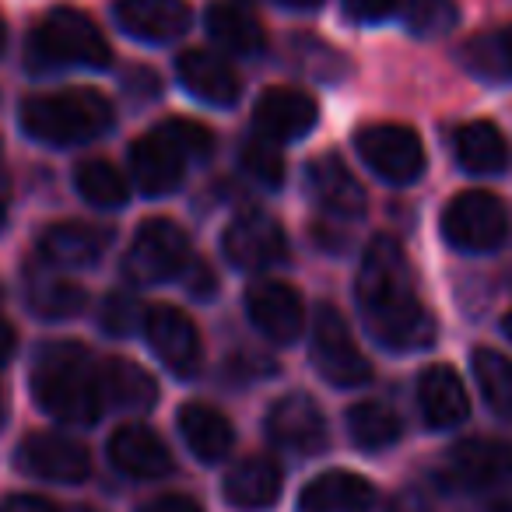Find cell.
<instances>
[{
    "mask_svg": "<svg viewBox=\"0 0 512 512\" xmlns=\"http://www.w3.org/2000/svg\"><path fill=\"white\" fill-rule=\"evenodd\" d=\"M418 404L432 428H456L467 418V390L449 365H428L418 379Z\"/></svg>",
    "mask_w": 512,
    "mask_h": 512,
    "instance_id": "obj_23",
    "label": "cell"
},
{
    "mask_svg": "<svg viewBox=\"0 0 512 512\" xmlns=\"http://www.w3.org/2000/svg\"><path fill=\"white\" fill-rule=\"evenodd\" d=\"M488 512H512V498H502V502H495Z\"/></svg>",
    "mask_w": 512,
    "mask_h": 512,
    "instance_id": "obj_44",
    "label": "cell"
},
{
    "mask_svg": "<svg viewBox=\"0 0 512 512\" xmlns=\"http://www.w3.org/2000/svg\"><path fill=\"white\" fill-rule=\"evenodd\" d=\"M313 362L320 376L334 386H362L369 383L372 365L358 351L355 337L348 330V320L334 306H320L313 323Z\"/></svg>",
    "mask_w": 512,
    "mask_h": 512,
    "instance_id": "obj_9",
    "label": "cell"
},
{
    "mask_svg": "<svg viewBox=\"0 0 512 512\" xmlns=\"http://www.w3.org/2000/svg\"><path fill=\"white\" fill-rule=\"evenodd\" d=\"M176 74L193 99L207 106H235L242 95V81L228 60L207 50H186L176 60Z\"/></svg>",
    "mask_w": 512,
    "mask_h": 512,
    "instance_id": "obj_17",
    "label": "cell"
},
{
    "mask_svg": "<svg viewBox=\"0 0 512 512\" xmlns=\"http://www.w3.org/2000/svg\"><path fill=\"white\" fill-rule=\"evenodd\" d=\"M144 334L169 372L190 379L200 369V334L190 316L176 306H151L144 313Z\"/></svg>",
    "mask_w": 512,
    "mask_h": 512,
    "instance_id": "obj_11",
    "label": "cell"
},
{
    "mask_svg": "<svg viewBox=\"0 0 512 512\" xmlns=\"http://www.w3.org/2000/svg\"><path fill=\"white\" fill-rule=\"evenodd\" d=\"M99 383L102 400L120 411H148L158 400V386L141 365L127 362V358H109L99 365Z\"/></svg>",
    "mask_w": 512,
    "mask_h": 512,
    "instance_id": "obj_27",
    "label": "cell"
},
{
    "mask_svg": "<svg viewBox=\"0 0 512 512\" xmlns=\"http://www.w3.org/2000/svg\"><path fill=\"white\" fill-rule=\"evenodd\" d=\"M316 102L299 88H267L253 109L256 130L267 141H299L316 127Z\"/></svg>",
    "mask_w": 512,
    "mask_h": 512,
    "instance_id": "obj_16",
    "label": "cell"
},
{
    "mask_svg": "<svg viewBox=\"0 0 512 512\" xmlns=\"http://www.w3.org/2000/svg\"><path fill=\"white\" fill-rule=\"evenodd\" d=\"M267 435L292 453H320L327 446V418L309 393H288L267 414Z\"/></svg>",
    "mask_w": 512,
    "mask_h": 512,
    "instance_id": "obj_14",
    "label": "cell"
},
{
    "mask_svg": "<svg viewBox=\"0 0 512 512\" xmlns=\"http://www.w3.org/2000/svg\"><path fill=\"white\" fill-rule=\"evenodd\" d=\"M474 376L491 411H495L498 418L512 421V358L495 348H477Z\"/></svg>",
    "mask_w": 512,
    "mask_h": 512,
    "instance_id": "obj_30",
    "label": "cell"
},
{
    "mask_svg": "<svg viewBox=\"0 0 512 512\" xmlns=\"http://www.w3.org/2000/svg\"><path fill=\"white\" fill-rule=\"evenodd\" d=\"M32 397L50 418L64 425H92L106 407L99 365L88 355V348L74 341L46 344L39 351L32 369Z\"/></svg>",
    "mask_w": 512,
    "mask_h": 512,
    "instance_id": "obj_2",
    "label": "cell"
},
{
    "mask_svg": "<svg viewBox=\"0 0 512 512\" xmlns=\"http://www.w3.org/2000/svg\"><path fill=\"white\" fill-rule=\"evenodd\" d=\"M484 46V64L481 71H491V74H512V25L502 29L498 36L491 39H477Z\"/></svg>",
    "mask_w": 512,
    "mask_h": 512,
    "instance_id": "obj_36",
    "label": "cell"
},
{
    "mask_svg": "<svg viewBox=\"0 0 512 512\" xmlns=\"http://www.w3.org/2000/svg\"><path fill=\"white\" fill-rule=\"evenodd\" d=\"M400 0H344V15L355 18V22H383L397 11Z\"/></svg>",
    "mask_w": 512,
    "mask_h": 512,
    "instance_id": "obj_37",
    "label": "cell"
},
{
    "mask_svg": "<svg viewBox=\"0 0 512 512\" xmlns=\"http://www.w3.org/2000/svg\"><path fill=\"white\" fill-rule=\"evenodd\" d=\"M309 193L323 211L337 214V218H348V214L355 218V214L365 211L362 186L337 155H323L309 162Z\"/></svg>",
    "mask_w": 512,
    "mask_h": 512,
    "instance_id": "obj_21",
    "label": "cell"
},
{
    "mask_svg": "<svg viewBox=\"0 0 512 512\" xmlns=\"http://www.w3.org/2000/svg\"><path fill=\"white\" fill-rule=\"evenodd\" d=\"M404 15H407V29H411L414 36L439 39V36H446V32H453L460 11H456L453 0H407Z\"/></svg>",
    "mask_w": 512,
    "mask_h": 512,
    "instance_id": "obj_33",
    "label": "cell"
},
{
    "mask_svg": "<svg viewBox=\"0 0 512 512\" xmlns=\"http://www.w3.org/2000/svg\"><path fill=\"white\" fill-rule=\"evenodd\" d=\"M281 495V467L271 456H246L225 477V498L239 509H267Z\"/></svg>",
    "mask_w": 512,
    "mask_h": 512,
    "instance_id": "obj_25",
    "label": "cell"
},
{
    "mask_svg": "<svg viewBox=\"0 0 512 512\" xmlns=\"http://www.w3.org/2000/svg\"><path fill=\"white\" fill-rule=\"evenodd\" d=\"M358 155L386 183H414L425 172L421 137L404 123H372L358 134Z\"/></svg>",
    "mask_w": 512,
    "mask_h": 512,
    "instance_id": "obj_8",
    "label": "cell"
},
{
    "mask_svg": "<svg viewBox=\"0 0 512 512\" xmlns=\"http://www.w3.org/2000/svg\"><path fill=\"white\" fill-rule=\"evenodd\" d=\"M15 348H18V334H15V327H11L8 320H0V365L11 362V355H15Z\"/></svg>",
    "mask_w": 512,
    "mask_h": 512,
    "instance_id": "obj_40",
    "label": "cell"
},
{
    "mask_svg": "<svg viewBox=\"0 0 512 512\" xmlns=\"http://www.w3.org/2000/svg\"><path fill=\"white\" fill-rule=\"evenodd\" d=\"M8 221V190H4V179H0V228Z\"/></svg>",
    "mask_w": 512,
    "mask_h": 512,
    "instance_id": "obj_43",
    "label": "cell"
},
{
    "mask_svg": "<svg viewBox=\"0 0 512 512\" xmlns=\"http://www.w3.org/2000/svg\"><path fill=\"white\" fill-rule=\"evenodd\" d=\"M0 299H4V292H0Z\"/></svg>",
    "mask_w": 512,
    "mask_h": 512,
    "instance_id": "obj_48",
    "label": "cell"
},
{
    "mask_svg": "<svg viewBox=\"0 0 512 512\" xmlns=\"http://www.w3.org/2000/svg\"><path fill=\"white\" fill-rule=\"evenodd\" d=\"M442 232L456 249L488 253V249L502 246L509 235V214L495 193L467 190L449 200L446 214H442Z\"/></svg>",
    "mask_w": 512,
    "mask_h": 512,
    "instance_id": "obj_7",
    "label": "cell"
},
{
    "mask_svg": "<svg viewBox=\"0 0 512 512\" xmlns=\"http://www.w3.org/2000/svg\"><path fill=\"white\" fill-rule=\"evenodd\" d=\"M358 306L383 348L421 351L435 341V320L414 292L404 249L390 235H379L365 249L358 267Z\"/></svg>",
    "mask_w": 512,
    "mask_h": 512,
    "instance_id": "obj_1",
    "label": "cell"
},
{
    "mask_svg": "<svg viewBox=\"0 0 512 512\" xmlns=\"http://www.w3.org/2000/svg\"><path fill=\"white\" fill-rule=\"evenodd\" d=\"M225 256L242 271H264L285 260L288 242H285V228L274 214L260 211V207H249V211L235 214L232 225L225 228Z\"/></svg>",
    "mask_w": 512,
    "mask_h": 512,
    "instance_id": "obj_10",
    "label": "cell"
},
{
    "mask_svg": "<svg viewBox=\"0 0 512 512\" xmlns=\"http://www.w3.org/2000/svg\"><path fill=\"white\" fill-rule=\"evenodd\" d=\"M186 264H190V239L169 218L144 221L127 249V274L141 285L179 278Z\"/></svg>",
    "mask_w": 512,
    "mask_h": 512,
    "instance_id": "obj_6",
    "label": "cell"
},
{
    "mask_svg": "<svg viewBox=\"0 0 512 512\" xmlns=\"http://www.w3.org/2000/svg\"><path fill=\"white\" fill-rule=\"evenodd\" d=\"M74 186L78 193L95 207H123L130 197V186L123 179V172L116 165L102 162V158H92V162H81L78 172H74Z\"/></svg>",
    "mask_w": 512,
    "mask_h": 512,
    "instance_id": "obj_31",
    "label": "cell"
},
{
    "mask_svg": "<svg viewBox=\"0 0 512 512\" xmlns=\"http://www.w3.org/2000/svg\"><path fill=\"white\" fill-rule=\"evenodd\" d=\"M4 512H57V509L39 495H15L4 502Z\"/></svg>",
    "mask_w": 512,
    "mask_h": 512,
    "instance_id": "obj_39",
    "label": "cell"
},
{
    "mask_svg": "<svg viewBox=\"0 0 512 512\" xmlns=\"http://www.w3.org/2000/svg\"><path fill=\"white\" fill-rule=\"evenodd\" d=\"M29 57L36 67H106L113 60L106 36L88 15L74 8H57L32 32Z\"/></svg>",
    "mask_w": 512,
    "mask_h": 512,
    "instance_id": "obj_5",
    "label": "cell"
},
{
    "mask_svg": "<svg viewBox=\"0 0 512 512\" xmlns=\"http://www.w3.org/2000/svg\"><path fill=\"white\" fill-rule=\"evenodd\" d=\"M179 432H183L186 446L197 460L204 463H218L232 453L235 446V428L218 407L200 404V400H190V404L179 411Z\"/></svg>",
    "mask_w": 512,
    "mask_h": 512,
    "instance_id": "obj_22",
    "label": "cell"
},
{
    "mask_svg": "<svg viewBox=\"0 0 512 512\" xmlns=\"http://www.w3.org/2000/svg\"><path fill=\"white\" fill-rule=\"evenodd\" d=\"M446 470L470 491L512 481V446L498 439H463L446 453Z\"/></svg>",
    "mask_w": 512,
    "mask_h": 512,
    "instance_id": "obj_15",
    "label": "cell"
},
{
    "mask_svg": "<svg viewBox=\"0 0 512 512\" xmlns=\"http://www.w3.org/2000/svg\"><path fill=\"white\" fill-rule=\"evenodd\" d=\"M116 22L141 43H169L190 25L186 0H116Z\"/></svg>",
    "mask_w": 512,
    "mask_h": 512,
    "instance_id": "obj_18",
    "label": "cell"
},
{
    "mask_svg": "<svg viewBox=\"0 0 512 512\" xmlns=\"http://www.w3.org/2000/svg\"><path fill=\"white\" fill-rule=\"evenodd\" d=\"M502 330H505V337L512 341V313H505V320H502Z\"/></svg>",
    "mask_w": 512,
    "mask_h": 512,
    "instance_id": "obj_45",
    "label": "cell"
},
{
    "mask_svg": "<svg viewBox=\"0 0 512 512\" xmlns=\"http://www.w3.org/2000/svg\"><path fill=\"white\" fill-rule=\"evenodd\" d=\"M376 502V488L362 474L351 470H327L302 488V512H365Z\"/></svg>",
    "mask_w": 512,
    "mask_h": 512,
    "instance_id": "obj_20",
    "label": "cell"
},
{
    "mask_svg": "<svg viewBox=\"0 0 512 512\" xmlns=\"http://www.w3.org/2000/svg\"><path fill=\"white\" fill-rule=\"evenodd\" d=\"M456 158L474 176H495L509 162V144H505L502 130L495 123L474 120L456 130Z\"/></svg>",
    "mask_w": 512,
    "mask_h": 512,
    "instance_id": "obj_28",
    "label": "cell"
},
{
    "mask_svg": "<svg viewBox=\"0 0 512 512\" xmlns=\"http://www.w3.org/2000/svg\"><path fill=\"white\" fill-rule=\"evenodd\" d=\"M102 327L116 337L130 334L137 327V302L130 295H109L106 309H102Z\"/></svg>",
    "mask_w": 512,
    "mask_h": 512,
    "instance_id": "obj_35",
    "label": "cell"
},
{
    "mask_svg": "<svg viewBox=\"0 0 512 512\" xmlns=\"http://www.w3.org/2000/svg\"><path fill=\"white\" fill-rule=\"evenodd\" d=\"M246 313L253 327L274 344L295 341L306 323V306L302 295L285 281H256L246 292Z\"/></svg>",
    "mask_w": 512,
    "mask_h": 512,
    "instance_id": "obj_12",
    "label": "cell"
},
{
    "mask_svg": "<svg viewBox=\"0 0 512 512\" xmlns=\"http://www.w3.org/2000/svg\"><path fill=\"white\" fill-rule=\"evenodd\" d=\"M207 32H211V39L221 50L235 53V57H253L267 43L264 25L256 22L253 11H246L242 4H232V0H218V4L207 8Z\"/></svg>",
    "mask_w": 512,
    "mask_h": 512,
    "instance_id": "obj_26",
    "label": "cell"
},
{
    "mask_svg": "<svg viewBox=\"0 0 512 512\" xmlns=\"http://www.w3.org/2000/svg\"><path fill=\"white\" fill-rule=\"evenodd\" d=\"M22 127L43 144H85L113 127V106L95 88H67L53 95H32L22 106Z\"/></svg>",
    "mask_w": 512,
    "mask_h": 512,
    "instance_id": "obj_4",
    "label": "cell"
},
{
    "mask_svg": "<svg viewBox=\"0 0 512 512\" xmlns=\"http://www.w3.org/2000/svg\"><path fill=\"white\" fill-rule=\"evenodd\" d=\"M211 148L214 137L207 127H200L193 120H165L151 134L137 137L134 148H130L134 183L148 197H162V193L179 190V183L186 176V162L211 155Z\"/></svg>",
    "mask_w": 512,
    "mask_h": 512,
    "instance_id": "obj_3",
    "label": "cell"
},
{
    "mask_svg": "<svg viewBox=\"0 0 512 512\" xmlns=\"http://www.w3.org/2000/svg\"><path fill=\"white\" fill-rule=\"evenodd\" d=\"M365 512H407V509H404V502H379L376 498Z\"/></svg>",
    "mask_w": 512,
    "mask_h": 512,
    "instance_id": "obj_41",
    "label": "cell"
},
{
    "mask_svg": "<svg viewBox=\"0 0 512 512\" xmlns=\"http://www.w3.org/2000/svg\"><path fill=\"white\" fill-rule=\"evenodd\" d=\"M278 4H285V8H295V11H313V8H320L323 0H278Z\"/></svg>",
    "mask_w": 512,
    "mask_h": 512,
    "instance_id": "obj_42",
    "label": "cell"
},
{
    "mask_svg": "<svg viewBox=\"0 0 512 512\" xmlns=\"http://www.w3.org/2000/svg\"><path fill=\"white\" fill-rule=\"evenodd\" d=\"M242 169L264 186H281L285 179V162H281V151L271 141H246L242 144Z\"/></svg>",
    "mask_w": 512,
    "mask_h": 512,
    "instance_id": "obj_34",
    "label": "cell"
},
{
    "mask_svg": "<svg viewBox=\"0 0 512 512\" xmlns=\"http://www.w3.org/2000/svg\"><path fill=\"white\" fill-rule=\"evenodd\" d=\"M109 460H113L116 470L141 477V481H155V477H165L172 470L169 446L144 425L116 428L113 439H109Z\"/></svg>",
    "mask_w": 512,
    "mask_h": 512,
    "instance_id": "obj_19",
    "label": "cell"
},
{
    "mask_svg": "<svg viewBox=\"0 0 512 512\" xmlns=\"http://www.w3.org/2000/svg\"><path fill=\"white\" fill-rule=\"evenodd\" d=\"M29 302L39 316L67 320V316H74V313L85 309V288L39 271V274H32V281H29Z\"/></svg>",
    "mask_w": 512,
    "mask_h": 512,
    "instance_id": "obj_32",
    "label": "cell"
},
{
    "mask_svg": "<svg viewBox=\"0 0 512 512\" xmlns=\"http://www.w3.org/2000/svg\"><path fill=\"white\" fill-rule=\"evenodd\" d=\"M0 425H4V393H0Z\"/></svg>",
    "mask_w": 512,
    "mask_h": 512,
    "instance_id": "obj_47",
    "label": "cell"
},
{
    "mask_svg": "<svg viewBox=\"0 0 512 512\" xmlns=\"http://www.w3.org/2000/svg\"><path fill=\"white\" fill-rule=\"evenodd\" d=\"M106 242L109 235L102 228L85 225V221H60V225L46 228L39 249H43L46 264L53 267H92Z\"/></svg>",
    "mask_w": 512,
    "mask_h": 512,
    "instance_id": "obj_24",
    "label": "cell"
},
{
    "mask_svg": "<svg viewBox=\"0 0 512 512\" xmlns=\"http://www.w3.org/2000/svg\"><path fill=\"white\" fill-rule=\"evenodd\" d=\"M4 43H8V29H4V18H0V53H4Z\"/></svg>",
    "mask_w": 512,
    "mask_h": 512,
    "instance_id": "obj_46",
    "label": "cell"
},
{
    "mask_svg": "<svg viewBox=\"0 0 512 512\" xmlns=\"http://www.w3.org/2000/svg\"><path fill=\"white\" fill-rule=\"evenodd\" d=\"M348 432L358 449H386L400 439V418L393 407L379 404V400H362L348 411Z\"/></svg>",
    "mask_w": 512,
    "mask_h": 512,
    "instance_id": "obj_29",
    "label": "cell"
},
{
    "mask_svg": "<svg viewBox=\"0 0 512 512\" xmlns=\"http://www.w3.org/2000/svg\"><path fill=\"white\" fill-rule=\"evenodd\" d=\"M22 456V467L29 474L43 477V481H60V484H78L92 474V456L71 435L57 432H39L29 435L18 449Z\"/></svg>",
    "mask_w": 512,
    "mask_h": 512,
    "instance_id": "obj_13",
    "label": "cell"
},
{
    "mask_svg": "<svg viewBox=\"0 0 512 512\" xmlns=\"http://www.w3.org/2000/svg\"><path fill=\"white\" fill-rule=\"evenodd\" d=\"M141 512H204V509L190 495H158L148 505H141Z\"/></svg>",
    "mask_w": 512,
    "mask_h": 512,
    "instance_id": "obj_38",
    "label": "cell"
}]
</instances>
